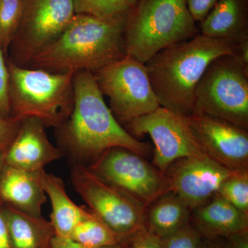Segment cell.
<instances>
[{
	"label": "cell",
	"mask_w": 248,
	"mask_h": 248,
	"mask_svg": "<svg viewBox=\"0 0 248 248\" xmlns=\"http://www.w3.org/2000/svg\"><path fill=\"white\" fill-rule=\"evenodd\" d=\"M71 180L89 210L117 235L121 244L130 245L135 234L146 227L147 206L103 180L88 166L76 165Z\"/></svg>",
	"instance_id": "52a82bcc"
},
{
	"label": "cell",
	"mask_w": 248,
	"mask_h": 248,
	"mask_svg": "<svg viewBox=\"0 0 248 248\" xmlns=\"http://www.w3.org/2000/svg\"><path fill=\"white\" fill-rule=\"evenodd\" d=\"M103 95L109 98L110 109L119 123L153 112L160 106L146 65L126 56L93 73Z\"/></svg>",
	"instance_id": "ba28073f"
},
{
	"label": "cell",
	"mask_w": 248,
	"mask_h": 248,
	"mask_svg": "<svg viewBox=\"0 0 248 248\" xmlns=\"http://www.w3.org/2000/svg\"><path fill=\"white\" fill-rule=\"evenodd\" d=\"M130 245L119 244L102 248H91L80 244L71 238L59 237L55 236L52 239L50 248H130Z\"/></svg>",
	"instance_id": "f546056e"
},
{
	"label": "cell",
	"mask_w": 248,
	"mask_h": 248,
	"mask_svg": "<svg viewBox=\"0 0 248 248\" xmlns=\"http://www.w3.org/2000/svg\"><path fill=\"white\" fill-rule=\"evenodd\" d=\"M88 167L103 180L133 196L146 206L168 192L164 174L143 156L127 148H109Z\"/></svg>",
	"instance_id": "30bf717a"
},
{
	"label": "cell",
	"mask_w": 248,
	"mask_h": 248,
	"mask_svg": "<svg viewBox=\"0 0 248 248\" xmlns=\"http://www.w3.org/2000/svg\"><path fill=\"white\" fill-rule=\"evenodd\" d=\"M234 171L203 155L177 160L164 175L168 192L182 197L190 210H194L206 203Z\"/></svg>",
	"instance_id": "7c38bea8"
},
{
	"label": "cell",
	"mask_w": 248,
	"mask_h": 248,
	"mask_svg": "<svg viewBox=\"0 0 248 248\" xmlns=\"http://www.w3.org/2000/svg\"><path fill=\"white\" fill-rule=\"evenodd\" d=\"M198 33L186 0H138L125 22L126 55L146 63L163 49Z\"/></svg>",
	"instance_id": "5b68a950"
},
{
	"label": "cell",
	"mask_w": 248,
	"mask_h": 248,
	"mask_svg": "<svg viewBox=\"0 0 248 248\" xmlns=\"http://www.w3.org/2000/svg\"><path fill=\"white\" fill-rule=\"evenodd\" d=\"M20 122L11 117H0V147L7 148L17 135Z\"/></svg>",
	"instance_id": "83f0119b"
},
{
	"label": "cell",
	"mask_w": 248,
	"mask_h": 248,
	"mask_svg": "<svg viewBox=\"0 0 248 248\" xmlns=\"http://www.w3.org/2000/svg\"><path fill=\"white\" fill-rule=\"evenodd\" d=\"M24 4V0H0V45L4 53L17 32Z\"/></svg>",
	"instance_id": "603a6c76"
},
{
	"label": "cell",
	"mask_w": 248,
	"mask_h": 248,
	"mask_svg": "<svg viewBox=\"0 0 248 248\" xmlns=\"http://www.w3.org/2000/svg\"><path fill=\"white\" fill-rule=\"evenodd\" d=\"M216 194L248 214V169L235 170L222 183Z\"/></svg>",
	"instance_id": "cb8c5ba5"
},
{
	"label": "cell",
	"mask_w": 248,
	"mask_h": 248,
	"mask_svg": "<svg viewBox=\"0 0 248 248\" xmlns=\"http://www.w3.org/2000/svg\"><path fill=\"white\" fill-rule=\"evenodd\" d=\"M225 239L227 248H248V231L231 235Z\"/></svg>",
	"instance_id": "4dcf8cb0"
},
{
	"label": "cell",
	"mask_w": 248,
	"mask_h": 248,
	"mask_svg": "<svg viewBox=\"0 0 248 248\" xmlns=\"http://www.w3.org/2000/svg\"><path fill=\"white\" fill-rule=\"evenodd\" d=\"M126 125L134 135L151 137L155 145L153 164L161 174L178 159L206 155L186 117L166 108L160 107Z\"/></svg>",
	"instance_id": "8fae6325"
},
{
	"label": "cell",
	"mask_w": 248,
	"mask_h": 248,
	"mask_svg": "<svg viewBox=\"0 0 248 248\" xmlns=\"http://www.w3.org/2000/svg\"><path fill=\"white\" fill-rule=\"evenodd\" d=\"M161 248H202L203 238L191 224L161 240Z\"/></svg>",
	"instance_id": "d4e9b609"
},
{
	"label": "cell",
	"mask_w": 248,
	"mask_h": 248,
	"mask_svg": "<svg viewBox=\"0 0 248 248\" xmlns=\"http://www.w3.org/2000/svg\"><path fill=\"white\" fill-rule=\"evenodd\" d=\"M218 0H186L187 9L197 23L207 17Z\"/></svg>",
	"instance_id": "4316f807"
},
{
	"label": "cell",
	"mask_w": 248,
	"mask_h": 248,
	"mask_svg": "<svg viewBox=\"0 0 248 248\" xmlns=\"http://www.w3.org/2000/svg\"><path fill=\"white\" fill-rule=\"evenodd\" d=\"M130 248H161V241L144 227L134 236Z\"/></svg>",
	"instance_id": "f1b7e54d"
},
{
	"label": "cell",
	"mask_w": 248,
	"mask_h": 248,
	"mask_svg": "<svg viewBox=\"0 0 248 248\" xmlns=\"http://www.w3.org/2000/svg\"><path fill=\"white\" fill-rule=\"evenodd\" d=\"M76 15L74 0H24L20 23L10 46L12 62L27 67L59 38Z\"/></svg>",
	"instance_id": "9c48e42d"
},
{
	"label": "cell",
	"mask_w": 248,
	"mask_h": 248,
	"mask_svg": "<svg viewBox=\"0 0 248 248\" xmlns=\"http://www.w3.org/2000/svg\"><path fill=\"white\" fill-rule=\"evenodd\" d=\"M152 204L146 217V227L160 241L190 224L192 210L174 192H166Z\"/></svg>",
	"instance_id": "d6986e66"
},
{
	"label": "cell",
	"mask_w": 248,
	"mask_h": 248,
	"mask_svg": "<svg viewBox=\"0 0 248 248\" xmlns=\"http://www.w3.org/2000/svg\"><path fill=\"white\" fill-rule=\"evenodd\" d=\"M74 106L69 118L60 127L63 144L80 159H95L104 151L121 147L141 156L151 148L129 133L112 114L91 71L75 73Z\"/></svg>",
	"instance_id": "3957f363"
},
{
	"label": "cell",
	"mask_w": 248,
	"mask_h": 248,
	"mask_svg": "<svg viewBox=\"0 0 248 248\" xmlns=\"http://www.w3.org/2000/svg\"><path fill=\"white\" fill-rule=\"evenodd\" d=\"M192 115L248 130V66L239 55H221L209 64L196 87Z\"/></svg>",
	"instance_id": "8992f818"
},
{
	"label": "cell",
	"mask_w": 248,
	"mask_h": 248,
	"mask_svg": "<svg viewBox=\"0 0 248 248\" xmlns=\"http://www.w3.org/2000/svg\"><path fill=\"white\" fill-rule=\"evenodd\" d=\"M138 0H74L76 14L110 18L128 15Z\"/></svg>",
	"instance_id": "7402d4cb"
},
{
	"label": "cell",
	"mask_w": 248,
	"mask_h": 248,
	"mask_svg": "<svg viewBox=\"0 0 248 248\" xmlns=\"http://www.w3.org/2000/svg\"><path fill=\"white\" fill-rule=\"evenodd\" d=\"M202 248H227L224 242H222L219 238L217 239H207L203 241Z\"/></svg>",
	"instance_id": "d6a6232c"
},
{
	"label": "cell",
	"mask_w": 248,
	"mask_h": 248,
	"mask_svg": "<svg viewBox=\"0 0 248 248\" xmlns=\"http://www.w3.org/2000/svg\"><path fill=\"white\" fill-rule=\"evenodd\" d=\"M0 248H14L3 208H0Z\"/></svg>",
	"instance_id": "1f68e13d"
},
{
	"label": "cell",
	"mask_w": 248,
	"mask_h": 248,
	"mask_svg": "<svg viewBox=\"0 0 248 248\" xmlns=\"http://www.w3.org/2000/svg\"><path fill=\"white\" fill-rule=\"evenodd\" d=\"M198 28L202 35L235 44L248 66V0H218Z\"/></svg>",
	"instance_id": "9a60e30c"
},
{
	"label": "cell",
	"mask_w": 248,
	"mask_h": 248,
	"mask_svg": "<svg viewBox=\"0 0 248 248\" xmlns=\"http://www.w3.org/2000/svg\"><path fill=\"white\" fill-rule=\"evenodd\" d=\"M186 119L205 154L231 170L248 169V130L206 116Z\"/></svg>",
	"instance_id": "4fadbf2b"
},
{
	"label": "cell",
	"mask_w": 248,
	"mask_h": 248,
	"mask_svg": "<svg viewBox=\"0 0 248 248\" xmlns=\"http://www.w3.org/2000/svg\"><path fill=\"white\" fill-rule=\"evenodd\" d=\"M223 55H239L233 42L200 33L166 47L145 63L161 107L188 117L193 113L196 87L209 64Z\"/></svg>",
	"instance_id": "6da1fadb"
},
{
	"label": "cell",
	"mask_w": 248,
	"mask_h": 248,
	"mask_svg": "<svg viewBox=\"0 0 248 248\" xmlns=\"http://www.w3.org/2000/svg\"><path fill=\"white\" fill-rule=\"evenodd\" d=\"M7 148L0 147V177H1V173L5 166V153Z\"/></svg>",
	"instance_id": "836d02e7"
},
{
	"label": "cell",
	"mask_w": 248,
	"mask_h": 248,
	"mask_svg": "<svg viewBox=\"0 0 248 248\" xmlns=\"http://www.w3.org/2000/svg\"><path fill=\"white\" fill-rule=\"evenodd\" d=\"M192 225L202 238H227L248 231V214L215 194L210 203L195 209Z\"/></svg>",
	"instance_id": "e0dca14e"
},
{
	"label": "cell",
	"mask_w": 248,
	"mask_h": 248,
	"mask_svg": "<svg viewBox=\"0 0 248 248\" xmlns=\"http://www.w3.org/2000/svg\"><path fill=\"white\" fill-rule=\"evenodd\" d=\"M45 125L40 120L22 121L14 140L5 153V164L22 170L39 172L60 159L62 151L49 141Z\"/></svg>",
	"instance_id": "5bb4252c"
},
{
	"label": "cell",
	"mask_w": 248,
	"mask_h": 248,
	"mask_svg": "<svg viewBox=\"0 0 248 248\" xmlns=\"http://www.w3.org/2000/svg\"><path fill=\"white\" fill-rule=\"evenodd\" d=\"M40 175L42 187L51 202L50 222L55 236L70 238L77 225L93 213L86 206H78L71 200L61 178L46 172L45 169L40 171Z\"/></svg>",
	"instance_id": "ac0fdd59"
},
{
	"label": "cell",
	"mask_w": 248,
	"mask_h": 248,
	"mask_svg": "<svg viewBox=\"0 0 248 248\" xmlns=\"http://www.w3.org/2000/svg\"><path fill=\"white\" fill-rule=\"evenodd\" d=\"M40 171L29 172L5 165L0 177V200L22 213L42 217L47 197L41 184Z\"/></svg>",
	"instance_id": "2e32d148"
},
{
	"label": "cell",
	"mask_w": 248,
	"mask_h": 248,
	"mask_svg": "<svg viewBox=\"0 0 248 248\" xmlns=\"http://www.w3.org/2000/svg\"><path fill=\"white\" fill-rule=\"evenodd\" d=\"M70 238L80 244L91 248L122 244L117 235L93 213L77 225Z\"/></svg>",
	"instance_id": "44dd1931"
},
{
	"label": "cell",
	"mask_w": 248,
	"mask_h": 248,
	"mask_svg": "<svg viewBox=\"0 0 248 248\" xmlns=\"http://www.w3.org/2000/svg\"><path fill=\"white\" fill-rule=\"evenodd\" d=\"M0 45V117H11L9 99V72Z\"/></svg>",
	"instance_id": "484cf974"
},
{
	"label": "cell",
	"mask_w": 248,
	"mask_h": 248,
	"mask_svg": "<svg viewBox=\"0 0 248 248\" xmlns=\"http://www.w3.org/2000/svg\"><path fill=\"white\" fill-rule=\"evenodd\" d=\"M14 248H50L55 231L43 217L31 216L13 207L3 208Z\"/></svg>",
	"instance_id": "ffe728a7"
},
{
	"label": "cell",
	"mask_w": 248,
	"mask_h": 248,
	"mask_svg": "<svg viewBox=\"0 0 248 248\" xmlns=\"http://www.w3.org/2000/svg\"><path fill=\"white\" fill-rule=\"evenodd\" d=\"M7 64L11 118L17 122L35 118L45 126L60 128L73 111L76 73H50L12 61Z\"/></svg>",
	"instance_id": "277c9868"
},
{
	"label": "cell",
	"mask_w": 248,
	"mask_h": 248,
	"mask_svg": "<svg viewBox=\"0 0 248 248\" xmlns=\"http://www.w3.org/2000/svg\"><path fill=\"white\" fill-rule=\"evenodd\" d=\"M128 15L99 18L76 14L59 38L35 55L27 68L55 73H94L124 58Z\"/></svg>",
	"instance_id": "7a4b0ae2"
}]
</instances>
